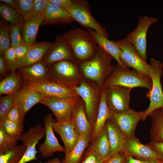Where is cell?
Wrapping results in <instances>:
<instances>
[{
	"label": "cell",
	"mask_w": 163,
	"mask_h": 163,
	"mask_svg": "<svg viewBox=\"0 0 163 163\" xmlns=\"http://www.w3.org/2000/svg\"><path fill=\"white\" fill-rule=\"evenodd\" d=\"M127 155L120 151L110 156L103 163H126Z\"/></svg>",
	"instance_id": "f6af8a7d"
},
{
	"label": "cell",
	"mask_w": 163,
	"mask_h": 163,
	"mask_svg": "<svg viewBox=\"0 0 163 163\" xmlns=\"http://www.w3.org/2000/svg\"><path fill=\"white\" fill-rule=\"evenodd\" d=\"M54 131L60 136L64 146L65 155L69 154L73 150L78 141L79 135L77 132L72 121L53 123Z\"/></svg>",
	"instance_id": "e0dca14e"
},
{
	"label": "cell",
	"mask_w": 163,
	"mask_h": 163,
	"mask_svg": "<svg viewBox=\"0 0 163 163\" xmlns=\"http://www.w3.org/2000/svg\"><path fill=\"white\" fill-rule=\"evenodd\" d=\"M149 115L152 118L149 131L152 142H163V108L156 109Z\"/></svg>",
	"instance_id": "f546056e"
},
{
	"label": "cell",
	"mask_w": 163,
	"mask_h": 163,
	"mask_svg": "<svg viewBox=\"0 0 163 163\" xmlns=\"http://www.w3.org/2000/svg\"><path fill=\"white\" fill-rule=\"evenodd\" d=\"M16 95H5L2 96L0 99V125L2 124L6 116L13 105Z\"/></svg>",
	"instance_id": "d590c367"
},
{
	"label": "cell",
	"mask_w": 163,
	"mask_h": 163,
	"mask_svg": "<svg viewBox=\"0 0 163 163\" xmlns=\"http://www.w3.org/2000/svg\"><path fill=\"white\" fill-rule=\"evenodd\" d=\"M33 44L24 43L15 48L16 61L23 58L32 47Z\"/></svg>",
	"instance_id": "7bdbcfd3"
},
{
	"label": "cell",
	"mask_w": 163,
	"mask_h": 163,
	"mask_svg": "<svg viewBox=\"0 0 163 163\" xmlns=\"http://www.w3.org/2000/svg\"><path fill=\"white\" fill-rule=\"evenodd\" d=\"M45 138L44 142L40 144L38 152L43 158H47L52 156L54 153L57 152L65 153L64 147L59 142L55 136L53 127L54 122L52 115L48 114L43 119Z\"/></svg>",
	"instance_id": "9a60e30c"
},
{
	"label": "cell",
	"mask_w": 163,
	"mask_h": 163,
	"mask_svg": "<svg viewBox=\"0 0 163 163\" xmlns=\"http://www.w3.org/2000/svg\"><path fill=\"white\" fill-rule=\"evenodd\" d=\"M120 86L132 89L142 87L150 89L152 87L151 79L139 73L136 70L123 69L118 65L113 67V70L104 81L103 86Z\"/></svg>",
	"instance_id": "3957f363"
},
{
	"label": "cell",
	"mask_w": 163,
	"mask_h": 163,
	"mask_svg": "<svg viewBox=\"0 0 163 163\" xmlns=\"http://www.w3.org/2000/svg\"><path fill=\"white\" fill-rule=\"evenodd\" d=\"M44 20L43 16L32 15L24 21L22 27V37L25 43L29 44L35 43L39 27Z\"/></svg>",
	"instance_id": "4316f807"
},
{
	"label": "cell",
	"mask_w": 163,
	"mask_h": 163,
	"mask_svg": "<svg viewBox=\"0 0 163 163\" xmlns=\"http://www.w3.org/2000/svg\"><path fill=\"white\" fill-rule=\"evenodd\" d=\"M79 101L78 97L60 98L44 97L40 103L53 112L57 122L71 120L73 111Z\"/></svg>",
	"instance_id": "ba28073f"
},
{
	"label": "cell",
	"mask_w": 163,
	"mask_h": 163,
	"mask_svg": "<svg viewBox=\"0 0 163 163\" xmlns=\"http://www.w3.org/2000/svg\"><path fill=\"white\" fill-rule=\"evenodd\" d=\"M20 137L8 135L2 126H0V153H4L17 145Z\"/></svg>",
	"instance_id": "836d02e7"
},
{
	"label": "cell",
	"mask_w": 163,
	"mask_h": 163,
	"mask_svg": "<svg viewBox=\"0 0 163 163\" xmlns=\"http://www.w3.org/2000/svg\"><path fill=\"white\" fill-rule=\"evenodd\" d=\"M150 64L151 69L149 75L152 87L146 94L150 102L148 108L144 111V120L155 110L163 108V93L161 81L163 63L158 60L152 58Z\"/></svg>",
	"instance_id": "277c9868"
},
{
	"label": "cell",
	"mask_w": 163,
	"mask_h": 163,
	"mask_svg": "<svg viewBox=\"0 0 163 163\" xmlns=\"http://www.w3.org/2000/svg\"><path fill=\"white\" fill-rule=\"evenodd\" d=\"M90 148L95 152L104 161L111 155L110 143L107 128L105 125Z\"/></svg>",
	"instance_id": "83f0119b"
},
{
	"label": "cell",
	"mask_w": 163,
	"mask_h": 163,
	"mask_svg": "<svg viewBox=\"0 0 163 163\" xmlns=\"http://www.w3.org/2000/svg\"><path fill=\"white\" fill-rule=\"evenodd\" d=\"M91 138V136L79 135L78 142L73 150L69 154L65 156L61 163H80Z\"/></svg>",
	"instance_id": "4dcf8cb0"
},
{
	"label": "cell",
	"mask_w": 163,
	"mask_h": 163,
	"mask_svg": "<svg viewBox=\"0 0 163 163\" xmlns=\"http://www.w3.org/2000/svg\"><path fill=\"white\" fill-rule=\"evenodd\" d=\"M157 22V19L154 17H140L136 28L125 37L133 45L140 56L146 62L148 31L152 25Z\"/></svg>",
	"instance_id": "52a82bcc"
},
{
	"label": "cell",
	"mask_w": 163,
	"mask_h": 163,
	"mask_svg": "<svg viewBox=\"0 0 163 163\" xmlns=\"http://www.w3.org/2000/svg\"><path fill=\"white\" fill-rule=\"evenodd\" d=\"M74 19L83 27L92 29L108 38L106 29L92 14L88 2L86 0H72L66 10Z\"/></svg>",
	"instance_id": "5b68a950"
},
{
	"label": "cell",
	"mask_w": 163,
	"mask_h": 163,
	"mask_svg": "<svg viewBox=\"0 0 163 163\" xmlns=\"http://www.w3.org/2000/svg\"><path fill=\"white\" fill-rule=\"evenodd\" d=\"M105 125L107 130L112 155L122 151L126 137L110 119L107 120Z\"/></svg>",
	"instance_id": "484cf974"
},
{
	"label": "cell",
	"mask_w": 163,
	"mask_h": 163,
	"mask_svg": "<svg viewBox=\"0 0 163 163\" xmlns=\"http://www.w3.org/2000/svg\"><path fill=\"white\" fill-rule=\"evenodd\" d=\"M20 28L18 25L11 24L9 26V34L11 46L16 48L25 43L21 35Z\"/></svg>",
	"instance_id": "ab89813d"
},
{
	"label": "cell",
	"mask_w": 163,
	"mask_h": 163,
	"mask_svg": "<svg viewBox=\"0 0 163 163\" xmlns=\"http://www.w3.org/2000/svg\"><path fill=\"white\" fill-rule=\"evenodd\" d=\"M122 151L127 155L142 161H152L158 163L163 162V158L151 146L142 143L136 137H126Z\"/></svg>",
	"instance_id": "9c48e42d"
},
{
	"label": "cell",
	"mask_w": 163,
	"mask_h": 163,
	"mask_svg": "<svg viewBox=\"0 0 163 163\" xmlns=\"http://www.w3.org/2000/svg\"><path fill=\"white\" fill-rule=\"evenodd\" d=\"M0 2L9 6L14 8L15 0H0Z\"/></svg>",
	"instance_id": "f907efd6"
},
{
	"label": "cell",
	"mask_w": 163,
	"mask_h": 163,
	"mask_svg": "<svg viewBox=\"0 0 163 163\" xmlns=\"http://www.w3.org/2000/svg\"><path fill=\"white\" fill-rule=\"evenodd\" d=\"M114 41L121 50L120 59L123 65L129 69L133 68L139 73L150 78V64L142 59L133 45L126 38Z\"/></svg>",
	"instance_id": "8992f818"
},
{
	"label": "cell",
	"mask_w": 163,
	"mask_h": 163,
	"mask_svg": "<svg viewBox=\"0 0 163 163\" xmlns=\"http://www.w3.org/2000/svg\"><path fill=\"white\" fill-rule=\"evenodd\" d=\"M2 126L6 133L14 137H20L24 129V125L5 119Z\"/></svg>",
	"instance_id": "8d00e7d4"
},
{
	"label": "cell",
	"mask_w": 163,
	"mask_h": 163,
	"mask_svg": "<svg viewBox=\"0 0 163 163\" xmlns=\"http://www.w3.org/2000/svg\"><path fill=\"white\" fill-rule=\"evenodd\" d=\"M16 96L24 117L31 108L36 104L40 103L44 97L27 81L25 82L22 88L17 94Z\"/></svg>",
	"instance_id": "ffe728a7"
},
{
	"label": "cell",
	"mask_w": 163,
	"mask_h": 163,
	"mask_svg": "<svg viewBox=\"0 0 163 163\" xmlns=\"http://www.w3.org/2000/svg\"><path fill=\"white\" fill-rule=\"evenodd\" d=\"M49 2V0H34L32 15L43 16Z\"/></svg>",
	"instance_id": "60d3db41"
},
{
	"label": "cell",
	"mask_w": 163,
	"mask_h": 163,
	"mask_svg": "<svg viewBox=\"0 0 163 163\" xmlns=\"http://www.w3.org/2000/svg\"><path fill=\"white\" fill-rule=\"evenodd\" d=\"M49 68L50 80L67 86L72 87L74 80L78 76V69L75 62L62 61L52 64Z\"/></svg>",
	"instance_id": "5bb4252c"
},
{
	"label": "cell",
	"mask_w": 163,
	"mask_h": 163,
	"mask_svg": "<svg viewBox=\"0 0 163 163\" xmlns=\"http://www.w3.org/2000/svg\"><path fill=\"white\" fill-rule=\"evenodd\" d=\"M49 41L35 43L25 56L21 59L16 61L10 70L11 72L26 66H30L43 60L52 45Z\"/></svg>",
	"instance_id": "ac0fdd59"
},
{
	"label": "cell",
	"mask_w": 163,
	"mask_h": 163,
	"mask_svg": "<svg viewBox=\"0 0 163 163\" xmlns=\"http://www.w3.org/2000/svg\"><path fill=\"white\" fill-rule=\"evenodd\" d=\"M43 16L44 20L43 25L66 24L75 21L67 11L50 1Z\"/></svg>",
	"instance_id": "603a6c76"
},
{
	"label": "cell",
	"mask_w": 163,
	"mask_h": 163,
	"mask_svg": "<svg viewBox=\"0 0 163 163\" xmlns=\"http://www.w3.org/2000/svg\"><path fill=\"white\" fill-rule=\"evenodd\" d=\"M21 76L28 82L40 83L50 80V68L43 59L19 69Z\"/></svg>",
	"instance_id": "44dd1931"
},
{
	"label": "cell",
	"mask_w": 163,
	"mask_h": 163,
	"mask_svg": "<svg viewBox=\"0 0 163 163\" xmlns=\"http://www.w3.org/2000/svg\"><path fill=\"white\" fill-rule=\"evenodd\" d=\"M28 83L44 97L65 98L79 97L74 88L53 81L40 83Z\"/></svg>",
	"instance_id": "2e32d148"
},
{
	"label": "cell",
	"mask_w": 163,
	"mask_h": 163,
	"mask_svg": "<svg viewBox=\"0 0 163 163\" xmlns=\"http://www.w3.org/2000/svg\"><path fill=\"white\" fill-rule=\"evenodd\" d=\"M113 59L111 55L97 45L93 56L81 62L80 68L86 77L95 81L99 85H101L113 70V67L111 64Z\"/></svg>",
	"instance_id": "6da1fadb"
},
{
	"label": "cell",
	"mask_w": 163,
	"mask_h": 163,
	"mask_svg": "<svg viewBox=\"0 0 163 163\" xmlns=\"http://www.w3.org/2000/svg\"></svg>",
	"instance_id": "11a10c76"
},
{
	"label": "cell",
	"mask_w": 163,
	"mask_h": 163,
	"mask_svg": "<svg viewBox=\"0 0 163 163\" xmlns=\"http://www.w3.org/2000/svg\"><path fill=\"white\" fill-rule=\"evenodd\" d=\"M8 69V65L3 55H0V74L4 75Z\"/></svg>",
	"instance_id": "c3c4849f"
},
{
	"label": "cell",
	"mask_w": 163,
	"mask_h": 163,
	"mask_svg": "<svg viewBox=\"0 0 163 163\" xmlns=\"http://www.w3.org/2000/svg\"><path fill=\"white\" fill-rule=\"evenodd\" d=\"M25 150L23 145H17L4 153H0V163H18Z\"/></svg>",
	"instance_id": "d6a6232c"
},
{
	"label": "cell",
	"mask_w": 163,
	"mask_h": 163,
	"mask_svg": "<svg viewBox=\"0 0 163 163\" xmlns=\"http://www.w3.org/2000/svg\"><path fill=\"white\" fill-rule=\"evenodd\" d=\"M65 34L76 60L81 62L93 56L97 45L88 30L77 28L71 30Z\"/></svg>",
	"instance_id": "7a4b0ae2"
},
{
	"label": "cell",
	"mask_w": 163,
	"mask_h": 163,
	"mask_svg": "<svg viewBox=\"0 0 163 163\" xmlns=\"http://www.w3.org/2000/svg\"><path fill=\"white\" fill-rule=\"evenodd\" d=\"M43 60L49 66L62 61H76L65 33L56 36Z\"/></svg>",
	"instance_id": "7c38bea8"
},
{
	"label": "cell",
	"mask_w": 163,
	"mask_h": 163,
	"mask_svg": "<svg viewBox=\"0 0 163 163\" xmlns=\"http://www.w3.org/2000/svg\"><path fill=\"white\" fill-rule=\"evenodd\" d=\"M34 0H16L14 8L24 21L32 15Z\"/></svg>",
	"instance_id": "e575fe53"
},
{
	"label": "cell",
	"mask_w": 163,
	"mask_h": 163,
	"mask_svg": "<svg viewBox=\"0 0 163 163\" xmlns=\"http://www.w3.org/2000/svg\"><path fill=\"white\" fill-rule=\"evenodd\" d=\"M149 144L156 151L163 159V142H151Z\"/></svg>",
	"instance_id": "7dc6e473"
},
{
	"label": "cell",
	"mask_w": 163,
	"mask_h": 163,
	"mask_svg": "<svg viewBox=\"0 0 163 163\" xmlns=\"http://www.w3.org/2000/svg\"><path fill=\"white\" fill-rule=\"evenodd\" d=\"M160 163H163V162H161Z\"/></svg>",
	"instance_id": "db71d44e"
},
{
	"label": "cell",
	"mask_w": 163,
	"mask_h": 163,
	"mask_svg": "<svg viewBox=\"0 0 163 163\" xmlns=\"http://www.w3.org/2000/svg\"><path fill=\"white\" fill-rule=\"evenodd\" d=\"M88 30L92 36L97 45L115 59L118 66L124 69H129L122 62L120 59L121 50L114 41L109 40L108 38L92 29H88Z\"/></svg>",
	"instance_id": "cb8c5ba5"
},
{
	"label": "cell",
	"mask_w": 163,
	"mask_h": 163,
	"mask_svg": "<svg viewBox=\"0 0 163 163\" xmlns=\"http://www.w3.org/2000/svg\"><path fill=\"white\" fill-rule=\"evenodd\" d=\"M74 89L84 101L86 115L92 128L97 114V100L94 91L88 84L84 82H82Z\"/></svg>",
	"instance_id": "d6986e66"
},
{
	"label": "cell",
	"mask_w": 163,
	"mask_h": 163,
	"mask_svg": "<svg viewBox=\"0 0 163 163\" xmlns=\"http://www.w3.org/2000/svg\"><path fill=\"white\" fill-rule=\"evenodd\" d=\"M24 117L21 113L18 104L16 95L14 103L8 112L5 119L8 120L16 123L23 124Z\"/></svg>",
	"instance_id": "f35d334b"
},
{
	"label": "cell",
	"mask_w": 163,
	"mask_h": 163,
	"mask_svg": "<svg viewBox=\"0 0 163 163\" xmlns=\"http://www.w3.org/2000/svg\"><path fill=\"white\" fill-rule=\"evenodd\" d=\"M144 161L135 158L131 156L127 155L126 163H143Z\"/></svg>",
	"instance_id": "681fc988"
},
{
	"label": "cell",
	"mask_w": 163,
	"mask_h": 163,
	"mask_svg": "<svg viewBox=\"0 0 163 163\" xmlns=\"http://www.w3.org/2000/svg\"><path fill=\"white\" fill-rule=\"evenodd\" d=\"M21 77L14 71L2 80L0 82V95H16L22 85Z\"/></svg>",
	"instance_id": "f1b7e54d"
},
{
	"label": "cell",
	"mask_w": 163,
	"mask_h": 163,
	"mask_svg": "<svg viewBox=\"0 0 163 163\" xmlns=\"http://www.w3.org/2000/svg\"><path fill=\"white\" fill-rule=\"evenodd\" d=\"M61 161L58 158H56L48 161L45 163H61Z\"/></svg>",
	"instance_id": "816d5d0a"
},
{
	"label": "cell",
	"mask_w": 163,
	"mask_h": 163,
	"mask_svg": "<svg viewBox=\"0 0 163 163\" xmlns=\"http://www.w3.org/2000/svg\"><path fill=\"white\" fill-rule=\"evenodd\" d=\"M105 87L107 104L111 112L121 113L130 107V94L132 89L120 86Z\"/></svg>",
	"instance_id": "4fadbf2b"
},
{
	"label": "cell",
	"mask_w": 163,
	"mask_h": 163,
	"mask_svg": "<svg viewBox=\"0 0 163 163\" xmlns=\"http://www.w3.org/2000/svg\"><path fill=\"white\" fill-rule=\"evenodd\" d=\"M110 112L107 104L106 87L103 86L101 94L98 113L95 123L92 128L91 140L94 141L102 131L107 120L110 118Z\"/></svg>",
	"instance_id": "7402d4cb"
},
{
	"label": "cell",
	"mask_w": 163,
	"mask_h": 163,
	"mask_svg": "<svg viewBox=\"0 0 163 163\" xmlns=\"http://www.w3.org/2000/svg\"><path fill=\"white\" fill-rule=\"evenodd\" d=\"M52 3L66 11L70 5L72 0H49Z\"/></svg>",
	"instance_id": "bcb514c9"
},
{
	"label": "cell",
	"mask_w": 163,
	"mask_h": 163,
	"mask_svg": "<svg viewBox=\"0 0 163 163\" xmlns=\"http://www.w3.org/2000/svg\"><path fill=\"white\" fill-rule=\"evenodd\" d=\"M9 27L1 21L0 25V55H3L5 52L11 47Z\"/></svg>",
	"instance_id": "74e56055"
},
{
	"label": "cell",
	"mask_w": 163,
	"mask_h": 163,
	"mask_svg": "<svg viewBox=\"0 0 163 163\" xmlns=\"http://www.w3.org/2000/svg\"><path fill=\"white\" fill-rule=\"evenodd\" d=\"M143 163H158L154 161H144Z\"/></svg>",
	"instance_id": "f5cc1de1"
},
{
	"label": "cell",
	"mask_w": 163,
	"mask_h": 163,
	"mask_svg": "<svg viewBox=\"0 0 163 163\" xmlns=\"http://www.w3.org/2000/svg\"><path fill=\"white\" fill-rule=\"evenodd\" d=\"M45 134L44 128L40 124L30 127L27 131L22 133L19 140L25 146L26 150L18 163H26L37 159L36 145Z\"/></svg>",
	"instance_id": "8fae6325"
},
{
	"label": "cell",
	"mask_w": 163,
	"mask_h": 163,
	"mask_svg": "<svg viewBox=\"0 0 163 163\" xmlns=\"http://www.w3.org/2000/svg\"><path fill=\"white\" fill-rule=\"evenodd\" d=\"M110 119L116 124L126 137L133 138L136 137L135 131L138 122L141 120L144 121V111H136L130 107L121 113L111 112Z\"/></svg>",
	"instance_id": "30bf717a"
},
{
	"label": "cell",
	"mask_w": 163,
	"mask_h": 163,
	"mask_svg": "<svg viewBox=\"0 0 163 163\" xmlns=\"http://www.w3.org/2000/svg\"><path fill=\"white\" fill-rule=\"evenodd\" d=\"M71 120L79 135L91 136L92 126L87 117L84 103L79 101L72 115Z\"/></svg>",
	"instance_id": "d4e9b609"
},
{
	"label": "cell",
	"mask_w": 163,
	"mask_h": 163,
	"mask_svg": "<svg viewBox=\"0 0 163 163\" xmlns=\"http://www.w3.org/2000/svg\"><path fill=\"white\" fill-rule=\"evenodd\" d=\"M104 161L94 151L89 148L80 163H103Z\"/></svg>",
	"instance_id": "b9f144b4"
},
{
	"label": "cell",
	"mask_w": 163,
	"mask_h": 163,
	"mask_svg": "<svg viewBox=\"0 0 163 163\" xmlns=\"http://www.w3.org/2000/svg\"><path fill=\"white\" fill-rule=\"evenodd\" d=\"M0 12L2 17L11 24L22 27L24 20L22 16L14 8L4 3H1Z\"/></svg>",
	"instance_id": "1f68e13d"
},
{
	"label": "cell",
	"mask_w": 163,
	"mask_h": 163,
	"mask_svg": "<svg viewBox=\"0 0 163 163\" xmlns=\"http://www.w3.org/2000/svg\"><path fill=\"white\" fill-rule=\"evenodd\" d=\"M3 55L8 65V69L10 70L16 61L15 48L11 46L5 52Z\"/></svg>",
	"instance_id": "ee69618b"
}]
</instances>
